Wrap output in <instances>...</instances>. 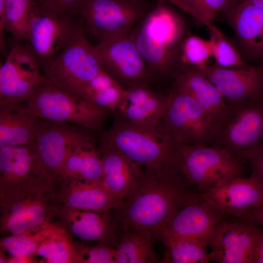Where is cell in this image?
I'll return each instance as SVG.
<instances>
[{
	"label": "cell",
	"instance_id": "obj_43",
	"mask_svg": "<svg viewBox=\"0 0 263 263\" xmlns=\"http://www.w3.org/2000/svg\"><path fill=\"white\" fill-rule=\"evenodd\" d=\"M0 263H8L9 257L1 250H0Z\"/></svg>",
	"mask_w": 263,
	"mask_h": 263
},
{
	"label": "cell",
	"instance_id": "obj_30",
	"mask_svg": "<svg viewBox=\"0 0 263 263\" xmlns=\"http://www.w3.org/2000/svg\"><path fill=\"white\" fill-rule=\"evenodd\" d=\"M211 56L212 51L209 39L188 34L180 47L179 74L188 69H204L208 65V60Z\"/></svg>",
	"mask_w": 263,
	"mask_h": 263
},
{
	"label": "cell",
	"instance_id": "obj_14",
	"mask_svg": "<svg viewBox=\"0 0 263 263\" xmlns=\"http://www.w3.org/2000/svg\"><path fill=\"white\" fill-rule=\"evenodd\" d=\"M36 148L48 175L55 183L62 177L63 167L71 150L96 132L66 122L41 118H36Z\"/></svg>",
	"mask_w": 263,
	"mask_h": 263
},
{
	"label": "cell",
	"instance_id": "obj_41",
	"mask_svg": "<svg viewBox=\"0 0 263 263\" xmlns=\"http://www.w3.org/2000/svg\"><path fill=\"white\" fill-rule=\"evenodd\" d=\"M36 261L33 256L28 257H9L8 263H33Z\"/></svg>",
	"mask_w": 263,
	"mask_h": 263
},
{
	"label": "cell",
	"instance_id": "obj_23",
	"mask_svg": "<svg viewBox=\"0 0 263 263\" xmlns=\"http://www.w3.org/2000/svg\"><path fill=\"white\" fill-rule=\"evenodd\" d=\"M101 184L120 202L128 195L140 175L143 167L116 149L99 147Z\"/></svg>",
	"mask_w": 263,
	"mask_h": 263
},
{
	"label": "cell",
	"instance_id": "obj_3",
	"mask_svg": "<svg viewBox=\"0 0 263 263\" xmlns=\"http://www.w3.org/2000/svg\"><path fill=\"white\" fill-rule=\"evenodd\" d=\"M82 32L77 11L63 12L36 2L29 19L26 43L42 72Z\"/></svg>",
	"mask_w": 263,
	"mask_h": 263
},
{
	"label": "cell",
	"instance_id": "obj_8",
	"mask_svg": "<svg viewBox=\"0 0 263 263\" xmlns=\"http://www.w3.org/2000/svg\"><path fill=\"white\" fill-rule=\"evenodd\" d=\"M226 103V111L214 127L209 146L226 151L244 163L246 152L262 142L263 95Z\"/></svg>",
	"mask_w": 263,
	"mask_h": 263
},
{
	"label": "cell",
	"instance_id": "obj_39",
	"mask_svg": "<svg viewBox=\"0 0 263 263\" xmlns=\"http://www.w3.org/2000/svg\"><path fill=\"white\" fill-rule=\"evenodd\" d=\"M157 3H164L169 2L172 5L175 6L183 12L191 14L192 10L185 0H156Z\"/></svg>",
	"mask_w": 263,
	"mask_h": 263
},
{
	"label": "cell",
	"instance_id": "obj_17",
	"mask_svg": "<svg viewBox=\"0 0 263 263\" xmlns=\"http://www.w3.org/2000/svg\"><path fill=\"white\" fill-rule=\"evenodd\" d=\"M223 14L244 60L263 70V8L240 1Z\"/></svg>",
	"mask_w": 263,
	"mask_h": 263
},
{
	"label": "cell",
	"instance_id": "obj_13",
	"mask_svg": "<svg viewBox=\"0 0 263 263\" xmlns=\"http://www.w3.org/2000/svg\"><path fill=\"white\" fill-rule=\"evenodd\" d=\"M102 69L124 90L154 82L131 35L94 46Z\"/></svg>",
	"mask_w": 263,
	"mask_h": 263
},
{
	"label": "cell",
	"instance_id": "obj_40",
	"mask_svg": "<svg viewBox=\"0 0 263 263\" xmlns=\"http://www.w3.org/2000/svg\"><path fill=\"white\" fill-rule=\"evenodd\" d=\"M252 263H263V231L255 249Z\"/></svg>",
	"mask_w": 263,
	"mask_h": 263
},
{
	"label": "cell",
	"instance_id": "obj_24",
	"mask_svg": "<svg viewBox=\"0 0 263 263\" xmlns=\"http://www.w3.org/2000/svg\"><path fill=\"white\" fill-rule=\"evenodd\" d=\"M174 86L191 95L202 107L214 127L224 117L227 105L216 87L200 71L188 69L174 79Z\"/></svg>",
	"mask_w": 263,
	"mask_h": 263
},
{
	"label": "cell",
	"instance_id": "obj_12",
	"mask_svg": "<svg viewBox=\"0 0 263 263\" xmlns=\"http://www.w3.org/2000/svg\"><path fill=\"white\" fill-rule=\"evenodd\" d=\"M45 80L27 44L14 40L0 67V106L26 103Z\"/></svg>",
	"mask_w": 263,
	"mask_h": 263
},
{
	"label": "cell",
	"instance_id": "obj_18",
	"mask_svg": "<svg viewBox=\"0 0 263 263\" xmlns=\"http://www.w3.org/2000/svg\"><path fill=\"white\" fill-rule=\"evenodd\" d=\"M198 70L216 87L226 102L263 95V70L259 67H225L215 64Z\"/></svg>",
	"mask_w": 263,
	"mask_h": 263
},
{
	"label": "cell",
	"instance_id": "obj_29",
	"mask_svg": "<svg viewBox=\"0 0 263 263\" xmlns=\"http://www.w3.org/2000/svg\"><path fill=\"white\" fill-rule=\"evenodd\" d=\"M56 227L49 223L31 233L4 237L0 240V250L9 257L33 256L41 243Z\"/></svg>",
	"mask_w": 263,
	"mask_h": 263
},
{
	"label": "cell",
	"instance_id": "obj_32",
	"mask_svg": "<svg viewBox=\"0 0 263 263\" xmlns=\"http://www.w3.org/2000/svg\"><path fill=\"white\" fill-rule=\"evenodd\" d=\"M209 35L212 56L215 64L225 67H244L248 64L242 56L237 46L214 23L207 27Z\"/></svg>",
	"mask_w": 263,
	"mask_h": 263
},
{
	"label": "cell",
	"instance_id": "obj_25",
	"mask_svg": "<svg viewBox=\"0 0 263 263\" xmlns=\"http://www.w3.org/2000/svg\"><path fill=\"white\" fill-rule=\"evenodd\" d=\"M62 177L101 184L102 168L98 136L95 133L80 142L69 153Z\"/></svg>",
	"mask_w": 263,
	"mask_h": 263
},
{
	"label": "cell",
	"instance_id": "obj_38",
	"mask_svg": "<svg viewBox=\"0 0 263 263\" xmlns=\"http://www.w3.org/2000/svg\"><path fill=\"white\" fill-rule=\"evenodd\" d=\"M242 219L249 220L263 226V202L253 207Z\"/></svg>",
	"mask_w": 263,
	"mask_h": 263
},
{
	"label": "cell",
	"instance_id": "obj_21",
	"mask_svg": "<svg viewBox=\"0 0 263 263\" xmlns=\"http://www.w3.org/2000/svg\"><path fill=\"white\" fill-rule=\"evenodd\" d=\"M168 93L162 94L150 85L125 90L114 116L133 124L157 131L165 111Z\"/></svg>",
	"mask_w": 263,
	"mask_h": 263
},
{
	"label": "cell",
	"instance_id": "obj_10",
	"mask_svg": "<svg viewBox=\"0 0 263 263\" xmlns=\"http://www.w3.org/2000/svg\"><path fill=\"white\" fill-rule=\"evenodd\" d=\"M53 185L35 142L0 148V196L45 192Z\"/></svg>",
	"mask_w": 263,
	"mask_h": 263
},
{
	"label": "cell",
	"instance_id": "obj_9",
	"mask_svg": "<svg viewBox=\"0 0 263 263\" xmlns=\"http://www.w3.org/2000/svg\"><path fill=\"white\" fill-rule=\"evenodd\" d=\"M175 147L176 168L201 194L228 178L244 177L243 163L223 150L206 145Z\"/></svg>",
	"mask_w": 263,
	"mask_h": 263
},
{
	"label": "cell",
	"instance_id": "obj_33",
	"mask_svg": "<svg viewBox=\"0 0 263 263\" xmlns=\"http://www.w3.org/2000/svg\"><path fill=\"white\" fill-rule=\"evenodd\" d=\"M169 249L170 262L173 263H207L210 260L207 245L201 240L184 238L169 241L164 244Z\"/></svg>",
	"mask_w": 263,
	"mask_h": 263
},
{
	"label": "cell",
	"instance_id": "obj_11",
	"mask_svg": "<svg viewBox=\"0 0 263 263\" xmlns=\"http://www.w3.org/2000/svg\"><path fill=\"white\" fill-rule=\"evenodd\" d=\"M102 71L94 45L82 32L42 74L46 81L82 97L87 86Z\"/></svg>",
	"mask_w": 263,
	"mask_h": 263
},
{
	"label": "cell",
	"instance_id": "obj_1",
	"mask_svg": "<svg viewBox=\"0 0 263 263\" xmlns=\"http://www.w3.org/2000/svg\"><path fill=\"white\" fill-rule=\"evenodd\" d=\"M201 194L171 165L143 167L128 195L114 210L120 228H134L153 241L174 216Z\"/></svg>",
	"mask_w": 263,
	"mask_h": 263
},
{
	"label": "cell",
	"instance_id": "obj_15",
	"mask_svg": "<svg viewBox=\"0 0 263 263\" xmlns=\"http://www.w3.org/2000/svg\"><path fill=\"white\" fill-rule=\"evenodd\" d=\"M233 218L201 195L174 216L163 228L159 240L165 244L179 238H196L208 247L216 233Z\"/></svg>",
	"mask_w": 263,
	"mask_h": 263
},
{
	"label": "cell",
	"instance_id": "obj_5",
	"mask_svg": "<svg viewBox=\"0 0 263 263\" xmlns=\"http://www.w3.org/2000/svg\"><path fill=\"white\" fill-rule=\"evenodd\" d=\"M24 105L36 118L75 124L98 133L103 130L112 113L47 81L39 86Z\"/></svg>",
	"mask_w": 263,
	"mask_h": 263
},
{
	"label": "cell",
	"instance_id": "obj_4",
	"mask_svg": "<svg viewBox=\"0 0 263 263\" xmlns=\"http://www.w3.org/2000/svg\"><path fill=\"white\" fill-rule=\"evenodd\" d=\"M77 12L83 35L95 46L130 35L150 11L142 0H86Z\"/></svg>",
	"mask_w": 263,
	"mask_h": 263
},
{
	"label": "cell",
	"instance_id": "obj_31",
	"mask_svg": "<svg viewBox=\"0 0 263 263\" xmlns=\"http://www.w3.org/2000/svg\"><path fill=\"white\" fill-rule=\"evenodd\" d=\"M36 2L35 0H5V32H8L14 40L26 41L29 19Z\"/></svg>",
	"mask_w": 263,
	"mask_h": 263
},
{
	"label": "cell",
	"instance_id": "obj_26",
	"mask_svg": "<svg viewBox=\"0 0 263 263\" xmlns=\"http://www.w3.org/2000/svg\"><path fill=\"white\" fill-rule=\"evenodd\" d=\"M37 131L36 118L24 104L0 106V148L32 144Z\"/></svg>",
	"mask_w": 263,
	"mask_h": 263
},
{
	"label": "cell",
	"instance_id": "obj_42",
	"mask_svg": "<svg viewBox=\"0 0 263 263\" xmlns=\"http://www.w3.org/2000/svg\"><path fill=\"white\" fill-rule=\"evenodd\" d=\"M240 1H245L263 8V0H240Z\"/></svg>",
	"mask_w": 263,
	"mask_h": 263
},
{
	"label": "cell",
	"instance_id": "obj_36",
	"mask_svg": "<svg viewBox=\"0 0 263 263\" xmlns=\"http://www.w3.org/2000/svg\"><path fill=\"white\" fill-rule=\"evenodd\" d=\"M245 157L251 167V176L263 188V143H260L250 149L246 152Z\"/></svg>",
	"mask_w": 263,
	"mask_h": 263
},
{
	"label": "cell",
	"instance_id": "obj_45",
	"mask_svg": "<svg viewBox=\"0 0 263 263\" xmlns=\"http://www.w3.org/2000/svg\"><path fill=\"white\" fill-rule=\"evenodd\" d=\"M83 0H81V1Z\"/></svg>",
	"mask_w": 263,
	"mask_h": 263
},
{
	"label": "cell",
	"instance_id": "obj_6",
	"mask_svg": "<svg viewBox=\"0 0 263 263\" xmlns=\"http://www.w3.org/2000/svg\"><path fill=\"white\" fill-rule=\"evenodd\" d=\"M114 116L112 125L98 133L99 147L119 150L142 167L166 165L175 167V147L169 144L157 131Z\"/></svg>",
	"mask_w": 263,
	"mask_h": 263
},
{
	"label": "cell",
	"instance_id": "obj_16",
	"mask_svg": "<svg viewBox=\"0 0 263 263\" xmlns=\"http://www.w3.org/2000/svg\"><path fill=\"white\" fill-rule=\"evenodd\" d=\"M263 231L253 221L233 218L209 242L210 260L219 263H252Z\"/></svg>",
	"mask_w": 263,
	"mask_h": 263
},
{
	"label": "cell",
	"instance_id": "obj_2",
	"mask_svg": "<svg viewBox=\"0 0 263 263\" xmlns=\"http://www.w3.org/2000/svg\"><path fill=\"white\" fill-rule=\"evenodd\" d=\"M188 34L183 18L166 3H157L131 33L154 81L178 75L180 47Z\"/></svg>",
	"mask_w": 263,
	"mask_h": 263
},
{
	"label": "cell",
	"instance_id": "obj_27",
	"mask_svg": "<svg viewBox=\"0 0 263 263\" xmlns=\"http://www.w3.org/2000/svg\"><path fill=\"white\" fill-rule=\"evenodd\" d=\"M152 239L146 232L134 228H120L116 246L117 263H155L158 258Z\"/></svg>",
	"mask_w": 263,
	"mask_h": 263
},
{
	"label": "cell",
	"instance_id": "obj_20",
	"mask_svg": "<svg viewBox=\"0 0 263 263\" xmlns=\"http://www.w3.org/2000/svg\"><path fill=\"white\" fill-rule=\"evenodd\" d=\"M113 210L98 212L63 206L59 209V214L63 223L77 238L109 246L115 244L116 248L120 228L114 210L112 213Z\"/></svg>",
	"mask_w": 263,
	"mask_h": 263
},
{
	"label": "cell",
	"instance_id": "obj_19",
	"mask_svg": "<svg viewBox=\"0 0 263 263\" xmlns=\"http://www.w3.org/2000/svg\"><path fill=\"white\" fill-rule=\"evenodd\" d=\"M201 195L228 215L240 219L263 202V188L251 176L228 178Z\"/></svg>",
	"mask_w": 263,
	"mask_h": 263
},
{
	"label": "cell",
	"instance_id": "obj_44",
	"mask_svg": "<svg viewBox=\"0 0 263 263\" xmlns=\"http://www.w3.org/2000/svg\"><path fill=\"white\" fill-rule=\"evenodd\" d=\"M262 143H263V132H262Z\"/></svg>",
	"mask_w": 263,
	"mask_h": 263
},
{
	"label": "cell",
	"instance_id": "obj_22",
	"mask_svg": "<svg viewBox=\"0 0 263 263\" xmlns=\"http://www.w3.org/2000/svg\"><path fill=\"white\" fill-rule=\"evenodd\" d=\"M58 180L63 183L58 197L63 206L105 212L115 209L120 205L119 201L101 184L68 177Z\"/></svg>",
	"mask_w": 263,
	"mask_h": 263
},
{
	"label": "cell",
	"instance_id": "obj_7",
	"mask_svg": "<svg viewBox=\"0 0 263 263\" xmlns=\"http://www.w3.org/2000/svg\"><path fill=\"white\" fill-rule=\"evenodd\" d=\"M214 127L196 100L184 90L173 86L156 128L172 146L185 144L206 145L211 141Z\"/></svg>",
	"mask_w": 263,
	"mask_h": 263
},
{
	"label": "cell",
	"instance_id": "obj_34",
	"mask_svg": "<svg viewBox=\"0 0 263 263\" xmlns=\"http://www.w3.org/2000/svg\"><path fill=\"white\" fill-rule=\"evenodd\" d=\"M198 16L199 23L206 27L213 23L216 15L228 10L240 0H185Z\"/></svg>",
	"mask_w": 263,
	"mask_h": 263
},
{
	"label": "cell",
	"instance_id": "obj_37",
	"mask_svg": "<svg viewBox=\"0 0 263 263\" xmlns=\"http://www.w3.org/2000/svg\"><path fill=\"white\" fill-rule=\"evenodd\" d=\"M40 2L59 11L70 12L77 11L81 0H42Z\"/></svg>",
	"mask_w": 263,
	"mask_h": 263
},
{
	"label": "cell",
	"instance_id": "obj_28",
	"mask_svg": "<svg viewBox=\"0 0 263 263\" xmlns=\"http://www.w3.org/2000/svg\"><path fill=\"white\" fill-rule=\"evenodd\" d=\"M36 263H76V246L64 229L56 226L33 255Z\"/></svg>",
	"mask_w": 263,
	"mask_h": 263
},
{
	"label": "cell",
	"instance_id": "obj_35",
	"mask_svg": "<svg viewBox=\"0 0 263 263\" xmlns=\"http://www.w3.org/2000/svg\"><path fill=\"white\" fill-rule=\"evenodd\" d=\"M76 263H117L116 249L105 244L76 245Z\"/></svg>",
	"mask_w": 263,
	"mask_h": 263
}]
</instances>
